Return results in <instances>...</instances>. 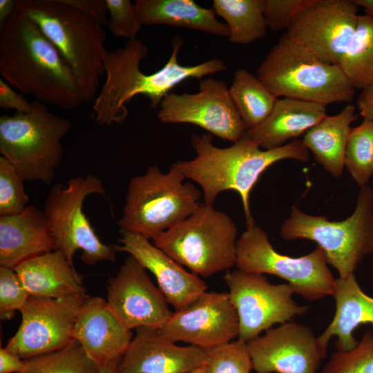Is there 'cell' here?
<instances>
[{
	"instance_id": "d6a6232c",
	"label": "cell",
	"mask_w": 373,
	"mask_h": 373,
	"mask_svg": "<svg viewBox=\"0 0 373 373\" xmlns=\"http://www.w3.org/2000/svg\"><path fill=\"white\" fill-rule=\"evenodd\" d=\"M206 373H250L253 369L247 343L238 338L207 350Z\"/></svg>"
},
{
	"instance_id": "f1b7e54d",
	"label": "cell",
	"mask_w": 373,
	"mask_h": 373,
	"mask_svg": "<svg viewBox=\"0 0 373 373\" xmlns=\"http://www.w3.org/2000/svg\"><path fill=\"white\" fill-rule=\"evenodd\" d=\"M229 91L247 131L258 126L268 117L278 99L257 76L245 68L234 73Z\"/></svg>"
},
{
	"instance_id": "9a60e30c",
	"label": "cell",
	"mask_w": 373,
	"mask_h": 373,
	"mask_svg": "<svg viewBox=\"0 0 373 373\" xmlns=\"http://www.w3.org/2000/svg\"><path fill=\"white\" fill-rule=\"evenodd\" d=\"M358 8L354 0H314L285 34L318 59L338 65L356 30Z\"/></svg>"
},
{
	"instance_id": "74e56055",
	"label": "cell",
	"mask_w": 373,
	"mask_h": 373,
	"mask_svg": "<svg viewBox=\"0 0 373 373\" xmlns=\"http://www.w3.org/2000/svg\"><path fill=\"white\" fill-rule=\"evenodd\" d=\"M314 0H264L267 28L278 32L288 29L295 19Z\"/></svg>"
},
{
	"instance_id": "ffe728a7",
	"label": "cell",
	"mask_w": 373,
	"mask_h": 373,
	"mask_svg": "<svg viewBox=\"0 0 373 373\" xmlns=\"http://www.w3.org/2000/svg\"><path fill=\"white\" fill-rule=\"evenodd\" d=\"M207 357V350L178 345L160 329L140 327L116 373H190L204 365Z\"/></svg>"
},
{
	"instance_id": "8fae6325",
	"label": "cell",
	"mask_w": 373,
	"mask_h": 373,
	"mask_svg": "<svg viewBox=\"0 0 373 373\" xmlns=\"http://www.w3.org/2000/svg\"><path fill=\"white\" fill-rule=\"evenodd\" d=\"M327 265L324 252L318 246L300 257L280 254L270 243L267 233L256 224L247 226L238 238L237 269L280 277L287 281L295 294L307 300L333 295L336 278Z\"/></svg>"
},
{
	"instance_id": "b9f144b4",
	"label": "cell",
	"mask_w": 373,
	"mask_h": 373,
	"mask_svg": "<svg viewBox=\"0 0 373 373\" xmlns=\"http://www.w3.org/2000/svg\"><path fill=\"white\" fill-rule=\"evenodd\" d=\"M357 107L364 119L373 120V86L362 90L357 99Z\"/></svg>"
},
{
	"instance_id": "1f68e13d",
	"label": "cell",
	"mask_w": 373,
	"mask_h": 373,
	"mask_svg": "<svg viewBox=\"0 0 373 373\" xmlns=\"http://www.w3.org/2000/svg\"><path fill=\"white\" fill-rule=\"evenodd\" d=\"M345 166L360 186L373 175V120L351 128L345 152Z\"/></svg>"
},
{
	"instance_id": "e575fe53",
	"label": "cell",
	"mask_w": 373,
	"mask_h": 373,
	"mask_svg": "<svg viewBox=\"0 0 373 373\" xmlns=\"http://www.w3.org/2000/svg\"><path fill=\"white\" fill-rule=\"evenodd\" d=\"M24 179L5 157H0V216L16 215L28 206Z\"/></svg>"
},
{
	"instance_id": "ab89813d",
	"label": "cell",
	"mask_w": 373,
	"mask_h": 373,
	"mask_svg": "<svg viewBox=\"0 0 373 373\" xmlns=\"http://www.w3.org/2000/svg\"><path fill=\"white\" fill-rule=\"evenodd\" d=\"M102 26L108 25V8L105 0H62Z\"/></svg>"
},
{
	"instance_id": "ee69618b",
	"label": "cell",
	"mask_w": 373,
	"mask_h": 373,
	"mask_svg": "<svg viewBox=\"0 0 373 373\" xmlns=\"http://www.w3.org/2000/svg\"><path fill=\"white\" fill-rule=\"evenodd\" d=\"M358 7L363 9L365 14L373 19V0H354Z\"/></svg>"
},
{
	"instance_id": "f6af8a7d",
	"label": "cell",
	"mask_w": 373,
	"mask_h": 373,
	"mask_svg": "<svg viewBox=\"0 0 373 373\" xmlns=\"http://www.w3.org/2000/svg\"><path fill=\"white\" fill-rule=\"evenodd\" d=\"M120 360L111 362L99 367L98 373H116Z\"/></svg>"
},
{
	"instance_id": "7c38bea8",
	"label": "cell",
	"mask_w": 373,
	"mask_h": 373,
	"mask_svg": "<svg viewBox=\"0 0 373 373\" xmlns=\"http://www.w3.org/2000/svg\"><path fill=\"white\" fill-rule=\"evenodd\" d=\"M224 280L239 320V339L248 343L276 324H283L307 313L309 307L293 298L288 283L274 285L263 274L227 271Z\"/></svg>"
},
{
	"instance_id": "83f0119b",
	"label": "cell",
	"mask_w": 373,
	"mask_h": 373,
	"mask_svg": "<svg viewBox=\"0 0 373 373\" xmlns=\"http://www.w3.org/2000/svg\"><path fill=\"white\" fill-rule=\"evenodd\" d=\"M264 0H213L212 8L222 17L229 30L231 43L247 45L263 38L267 23Z\"/></svg>"
},
{
	"instance_id": "d6986e66",
	"label": "cell",
	"mask_w": 373,
	"mask_h": 373,
	"mask_svg": "<svg viewBox=\"0 0 373 373\" xmlns=\"http://www.w3.org/2000/svg\"><path fill=\"white\" fill-rule=\"evenodd\" d=\"M120 237L113 249L135 258L155 277L158 287L175 311L186 307L207 289L204 282L144 236L119 229Z\"/></svg>"
},
{
	"instance_id": "7a4b0ae2",
	"label": "cell",
	"mask_w": 373,
	"mask_h": 373,
	"mask_svg": "<svg viewBox=\"0 0 373 373\" xmlns=\"http://www.w3.org/2000/svg\"><path fill=\"white\" fill-rule=\"evenodd\" d=\"M0 73L19 92L46 105L72 110L85 102L57 49L17 8L0 25Z\"/></svg>"
},
{
	"instance_id": "8992f818",
	"label": "cell",
	"mask_w": 373,
	"mask_h": 373,
	"mask_svg": "<svg viewBox=\"0 0 373 373\" xmlns=\"http://www.w3.org/2000/svg\"><path fill=\"white\" fill-rule=\"evenodd\" d=\"M173 163L167 173L156 164L131 178L119 229L154 239L192 215L201 205L202 193Z\"/></svg>"
},
{
	"instance_id": "d590c367",
	"label": "cell",
	"mask_w": 373,
	"mask_h": 373,
	"mask_svg": "<svg viewBox=\"0 0 373 373\" xmlns=\"http://www.w3.org/2000/svg\"><path fill=\"white\" fill-rule=\"evenodd\" d=\"M109 14L111 33L127 40L137 38L143 26L134 3L130 0H105Z\"/></svg>"
},
{
	"instance_id": "603a6c76",
	"label": "cell",
	"mask_w": 373,
	"mask_h": 373,
	"mask_svg": "<svg viewBox=\"0 0 373 373\" xmlns=\"http://www.w3.org/2000/svg\"><path fill=\"white\" fill-rule=\"evenodd\" d=\"M332 296L335 300L334 317L318 336L320 347L325 356L332 337L337 338V351H348L358 343L354 336L356 327L367 323L373 327V297L362 290L354 274L345 278L336 279Z\"/></svg>"
},
{
	"instance_id": "3957f363",
	"label": "cell",
	"mask_w": 373,
	"mask_h": 373,
	"mask_svg": "<svg viewBox=\"0 0 373 373\" xmlns=\"http://www.w3.org/2000/svg\"><path fill=\"white\" fill-rule=\"evenodd\" d=\"M191 146L195 157L175 164L186 179L201 187L205 204L213 206L222 191L238 192L247 226L255 224L249 207V194L260 175L282 160L305 162L309 159V151L296 139L276 149L262 150L258 142L244 135L231 146L220 148L213 144L211 133H203L191 135Z\"/></svg>"
},
{
	"instance_id": "484cf974",
	"label": "cell",
	"mask_w": 373,
	"mask_h": 373,
	"mask_svg": "<svg viewBox=\"0 0 373 373\" xmlns=\"http://www.w3.org/2000/svg\"><path fill=\"white\" fill-rule=\"evenodd\" d=\"M135 6L142 25L169 26L229 37L225 23L214 9L200 6L193 0H136Z\"/></svg>"
},
{
	"instance_id": "44dd1931",
	"label": "cell",
	"mask_w": 373,
	"mask_h": 373,
	"mask_svg": "<svg viewBox=\"0 0 373 373\" xmlns=\"http://www.w3.org/2000/svg\"><path fill=\"white\" fill-rule=\"evenodd\" d=\"M132 337L104 298L87 296L78 312L73 338L99 367L121 360Z\"/></svg>"
},
{
	"instance_id": "5b68a950",
	"label": "cell",
	"mask_w": 373,
	"mask_h": 373,
	"mask_svg": "<svg viewBox=\"0 0 373 373\" xmlns=\"http://www.w3.org/2000/svg\"><path fill=\"white\" fill-rule=\"evenodd\" d=\"M260 81L276 97L327 106L350 102L355 88L339 65L325 63L283 35L257 69Z\"/></svg>"
},
{
	"instance_id": "30bf717a",
	"label": "cell",
	"mask_w": 373,
	"mask_h": 373,
	"mask_svg": "<svg viewBox=\"0 0 373 373\" xmlns=\"http://www.w3.org/2000/svg\"><path fill=\"white\" fill-rule=\"evenodd\" d=\"M92 194L107 199L101 180L89 174L72 178L66 185L53 184L45 200L43 211L56 250L61 251L73 265V256L79 249L82 251V260L90 266L116 260L113 247L100 240L84 213V202Z\"/></svg>"
},
{
	"instance_id": "2e32d148",
	"label": "cell",
	"mask_w": 373,
	"mask_h": 373,
	"mask_svg": "<svg viewBox=\"0 0 373 373\" xmlns=\"http://www.w3.org/2000/svg\"><path fill=\"white\" fill-rule=\"evenodd\" d=\"M166 338L210 350L238 338L239 320L228 292L204 291L160 329Z\"/></svg>"
},
{
	"instance_id": "bcb514c9",
	"label": "cell",
	"mask_w": 373,
	"mask_h": 373,
	"mask_svg": "<svg viewBox=\"0 0 373 373\" xmlns=\"http://www.w3.org/2000/svg\"><path fill=\"white\" fill-rule=\"evenodd\" d=\"M190 373H206L205 364Z\"/></svg>"
},
{
	"instance_id": "cb8c5ba5",
	"label": "cell",
	"mask_w": 373,
	"mask_h": 373,
	"mask_svg": "<svg viewBox=\"0 0 373 373\" xmlns=\"http://www.w3.org/2000/svg\"><path fill=\"white\" fill-rule=\"evenodd\" d=\"M13 269L30 296L61 298L86 295L82 276L60 250L29 259Z\"/></svg>"
},
{
	"instance_id": "7bdbcfd3",
	"label": "cell",
	"mask_w": 373,
	"mask_h": 373,
	"mask_svg": "<svg viewBox=\"0 0 373 373\" xmlns=\"http://www.w3.org/2000/svg\"><path fill=\"white\" fill-rule=\"evenodd\" d=\"M18 0L0 1V25L4 23L12 15L17 6Z\"/></svg>"
},
{
	"instance_id": "4316f807",
	"label": "cell",
	"mask_w": 373,
	"mask_h": 373,
	"mask_svg": "<svg viewBox=\"0 0 373 373\" xmlns=\"http://www.w3.org/2000/svg\"><path fill=\"white\" fill-rule=\"evenodd\" d=\"M355 107L348 104L338 114L325 115L307 130L301 141L315 160L333 177L341 176L350 124L356 119Z\"/></svg>"
},
{
	"instance_id": "9c48e42d",
	"label": "cell",
	"mask_w": 373,
	"mask_h": 373,
	"mask_svg": "<svg viewBox=\"0 0 373 373\" xmlns=\"http://www.w3.org/2000/svg\"><path fill=\"white\" fill-rule=\"evenodd\" d=\"M238 229L232 219L202 203L190 216L153 243L192 273L209 277L236 265Z\"/></svg>"
},
{
	"instance_id": "d4e9b609",
	"label": "cell",
	"mask_w": 373,
	"mask_h": 373,
	"mask_svg": "<svg viewBox=\"0 0 373 373\" xmlns=\"http://www.w3.org/2000/svg\"><path fill=\"white\" fill-rule=\"evenodd\" d=\"M325 115L326 106L308 101L278 98L268 117L245 136L256 140L265 150L274 149L296 140Z\"/></svg>"
},
{
	"instance_id": "7402d4cb",
	"label": "cell",
	"mask_w": 373,
	"mask_h": 373,
	"mask_svg": "<svg viewBox=\"0 0 373 373\" xmlns=\"http://www.w3.org/2000/svg\"><path fill=\"white\" fill-rule=\"evenodd\" d=\"M56 250L44 211L29 205L21 213L0 216V266L21 263Z\"/></svg>"
},
{
	"instance_id": "6da1fadb",
	"label": "cell",
	"mask_w": 373,
	"mask_h": 373,
	"mask_svg": "<svg viewBox=\"0 0 373 373\" xmlns=\"http://www.w3.org/2000/svg\"><path fill=\"white\" fill-rule=\"evenodd\" d=\"M184 45L181 35L171 40L172 52L166 64L151 74L140 69L149 48L138 39L127 40L125 45L104 55L105 81L92 105L91 116L100 126L124 123L128 115L127 104L135 96L143 95L150 101L151 108H159L163 98L180 83L189 78L202 79L224 71V60L213 58L194 66H182L178 60Z\"/></svg>"
},
{
	"instance_id": "5bb4252c",
	"label": "cell",
	"mask_w": 373,
	"mask_h": 373,
	"mask_svg": "<svg viewBox=\"0 0 373 373\" xmlns=\"http://www.w3.org/2000/svg\"><path fill=\"white\" fill-rule=\"evenodd\" d=\"M87 295L52 298L30 296L22 321L5 347L25 360L60 350L74 341L78 312Z\"/></svg>"
},
{
	"instance_id": "ac0fdd59",
	"label": "cell",
	"mask_w": 373,
	"mask_h": 373,
	"mask_svg": "<svg viewBox=\"0 0 373 373\" xmlns=\"http://www.w3.org/2000/svg\"><path fill=\"white\" fill-rule=\"evenodd\" d=\"M257 373H318L326 356L312 329L293 321L247 343Z\"/></svg>"
},
{
	"instance_id": "8d00e7d4",
	"label": "cell",
	"mask_w": 373,
	"mask_h": 373,
	"mask_svg": "<svg viewBox=\"0 0 373 373\" xmlns=\"http://www.w3.org/2000/svg\"><path fill=\"white\" fill-rule=\"evenodd\" d=\"M30 294L13 269L0 266V318L10 320L25 306Z\"/></svg>"
},
{
	"instance_id": "52a82bcc",
	"label": "cell",
	"mask_w": 373,
	"mask_h": 373,
	"mask_svg": "<svg viewBox=\"0 0 373 373\" xmlns=\"http://www.w3.org/2000/svg\"><path fill=\"white\" fill-rule=\"evenodd\" d=\"M70 119L34 100L27 113L0 117V153L25 181L50 185L64 154L61 140L70 131Z\"/></svg>"
},
{
	"instance_id": "60d3db41",
	"label": "cell",
	"mask_w": 373,
	"mask_h": 373,
	"mask_svg": "<svg viewBox=\"0 0 373 373\" xmlns=\"http://www.w3.org/2000/svg\"><path fill=\"white\" fill-rule=\"evenodd\" d=\"M24 367V360L8 350L0 349V373H21Z\"/></svg>"
},
{
	"instance_id": "ba28073f",
	"label": "cell",
	"mask_w": 373,
	"mask_h": 373,
	"mask_svg": "<svg viewBox=\"0 0 373 373\" xmlns=\"http://www.w3.org/2000/svg\"><path fill=\"white\" fill-rule=\"evenodd\" d=\"M280 234L287 240L302 238L316 242L339 278H347L367 256L373 254V189L368 185L361 187L354 211L342 221L309 215L293 205Z\"/></svg>"
},
{
	"instance_id": "4dcf8cb0",
	"label": "cell",
	"mask_w": 373,
	"mask_h": 373,
	"mask_svg": "<svg viewBox=\"0 0 373 373\" xmlns=\"http://www.w3.org/2000/svg\"><path fill=\"white\" fill-rule=\"evenodd\" d=\"M99 367L89 357L79 342L24 360L21 373H98Z\"/></svg>"
},
{
	"instance_id": "836d02e7",
	"label": "cell",
	"mask_w": 373,
	"mask_h": 373,
	"mask_svg": "<svg viewBox=\"0 0 373 373\" xmlns=\"http://www.w3.org/2000/svg\"><path fill=\"white\" fill-rule=\"evenodd\" d=\"M319 373H373V332L367 331L354 348L334 352Z\"/></svg>"
},
{
	"instance_id": "f546056e",
	"label": "cell",
	"mask_w": 373,
	"mask_h": 373,
	"mask_svg": "<svg viewBox=\"0 0 373 373\" xmlns=\"http://www.w3.org/2000/svg\"><path fill=\"white\" fill-rule=\"evenodd\" d=\"M338 65L354 88L373 86V19L359 15L355 34Z\"/></svg>"
},
{
	"instance_id": "e0dca14e",
	"label": "cell",
	"mask_w": 373,
	"mask_h": 373,
	"mask_svg": "<svg viewBox=\"0 0 373 373\" xmlns=\"http://www.w3.org/2000/svg\"><path fill=\"white\" fill-rule=\"evenodd\" d=\"M107 303L115 316L131 330L140 327L161 329L173 314L161 289L132 256L108 278Z\"/></svg>"
},
{
	"instance_id": "4fadbf2b",
	"label": "cell",
	"mask_w": 373,
	"mask_h": 373,
	"mask_svg": "<svg viewBox=\"0 0 373 373\" xmlns=\"http://www.w3.org/2000/svg\"><path fill=\"white\" fill-rule=\"evenodd\" d=\"M157 118L166 124H194L233 143L247 132L227 85L213 77L200 79L196 93L167 94L160 104Z\"/></svg>"
},
{
	"instance_id": "f35d334b",
	"label": "cell",
	"mask_w": 373,
	"mask_h": 373,
	"mask_svg": "<svg viewBox=\"0 0 373 373\" xmlns=\"http://www.w3.org/2000/svg\"><path fill=\"white\" fill-rule=\"evenodd\" d=\"M0 107L6 111L27 113L30 110L31 102L26 99L23 94L16 91L3 79H0Z\"/></svg>"
},
{
	"instance_id": "277c9868",
	"label": "cell",
	"mask_w": 373,
	"mask_h": 373,
	"mask_svg": "<svg viewBox=\"0 0 373 373\" xmlns=\"http://www.w3.org/2000/svg\"><path fill=\"white\" fill-rule=\"evenodd\" d=\"M17 8L57 49L73 73L84 102L95 99L105 75L103 26L62 0H18Z\"/></svg>"
}]
</instances>
